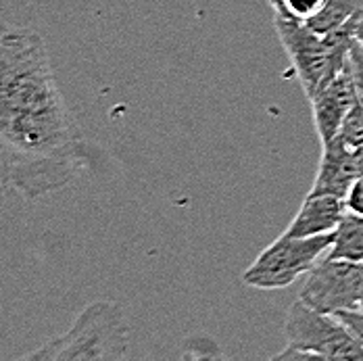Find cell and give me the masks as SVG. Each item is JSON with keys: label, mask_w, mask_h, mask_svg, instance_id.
I'll use <instances>...</instances> for the list:
<instances>
[{"label": "cell", "mask_w": 363, "mask_h": 361, "mask_svg": "<svg viewBox=\"0 0 363 361\" xmlns=\"http://www.w3.org/2000/svg\"><path fill=\"white\" fill-rule=\"evenodd\" d=\"M94 161L44 38L0 21V196L38 201L61 192Z\"/></svg>", "instance_id": "obj_1"}, {"label": "cell", "mask_w": 363, "mask_h": 361, "mask_svg": "<svg viewBox=\"0 0 363 361\" xmlns=\"http://www.w3.org/2000/svg\"><path fill=\"white\" fill-rule=\"evenodd\" d=\"M128 351V324L123 309L113 301L86 305L72 328L36 351L26 353L28 361H119Z\"/></svg>", "instance_id": "obj_2"}, {"label": "cell", "mask_w": 363, "mask_h": 361, "mask_svg": "<svg viewBox=\"0 0 363 361\" xmlns=\"http://www.w3.org/2000/svg\"><path fill=\"white\" fill-rule=\"evenodd\" d=\"M357 17L330 34H318L305 21L286 15H274L276 34L309 101L322 92L347 65L349 50L355 42Z\"/></svg>", "instance_id": "obj_3"}, {"label": "cell", "mask_w": 363, "mask_h": 361, "mask_svg": "<svg viewBox=\"0 0 363 361\" xmlns=\"http://www.w3.org/2000/svg\"><path fill=\"white\" fill-rule=\"evenodd\" d=\"M286 349L274 360L363 361V345L340 318L294 301L284 322Z\"/></svg>", "instance_id": "obj_4"}, {"label": "cell", "mask_w": 363, "mask_h": 361, "mask_svg": "<svg viewBox=\"0 0 363 361\" xmlns=\"http://www.w3.org/2000/svg\"><path fill=\"white\" fill-rule=\"evenodd\" d=\"M332 240L334 232L307 238L282 234L242 272V282L257 290L289 289L328 255Z\"/></svg>", "instance_id": "obj_5"}, {"label": "cell", "mask_w": 363, "mask_h": 361, "mask_svg": "<svg viewBox=\"0 0 363 361\" xmlns=\"http://www.w3.org/2000/svg\"><path fill=\"white\" fill-rule=\"evenodd\" d=\"M363 290V261L328 257L320 259L307 274L298 299L309 307L336 316L359 309Z\"/></svg>", "instance_id": "obj_6"}, {"label": "cell", "mask_w": 363, "mask_h": 361, "mask_svg": "<svg viewBox=\"0 0 363 361\" xmlns=\"http://www.w3.org/2000/svg\"><path fill=\"white\" fill-rule=\"evenodd\" d=\"M309 103H311V111H313L315 132H318L322 145L334 140L338 136L347 115L351 113V109L359 103L349 61L342 67V72L338 73L322 92H318Z\"/></svg>", "instance_id": "obj_7"}, {"label": "cell", "mask_w": 363, "mask_h": 361, "mask_svg": "<svg viewBox=\"0 0 363 361\" xmlns=\"http://www.w3.org/2000/svg\"><path fill=\"white\" fill-rule=\"evenodd\" d=\"M345 213H347L345 199H340L336 194L309 192L284 234L296 236V238L330 234L336 230L338 221L342 219Z\"/></svg>", "instance_id": "obj_8"}, {"label": "cell", "mask_w": 363, "mask_h": 361, "mask_svg": "<svg viewBox=\"0 0 363 361\" xmlns=\"http://www.w3.org/2000/svg\"><path fill=\"white\" fill-rule=\"evenodd\" d=\"M357 180V172L351 157V146L340 138H334L322 145V159L318 167V176L309 192L313 194H336L345 199L349 186Z\"/></svg>", "instance_id": "obj_9"}, {"label": "cell", "mask_w": 363, "mask_h": 361, "mask_svg": "<svg viewBox=\"0 0 363 361\" xmlns=\"http://www.w3.org/2000/svg\"><path fill=\"white\" fill-rule=\"evenodd\" d=\"M328 257L363 261V216L347 211L334 230V240Z\"/></svg>", "instance_id": "obj_10"}, {"label": "cell", "mask_w": 363, "mask_h": 361, "mask_svg": "<svg viewBox=\"0 0 363 361\" xmlns=\"http://www.w3.org/2000/svg\"><path fill=\"white\" fill-rule=\"evenodd\" d=\"M362 11L363 0H326L322 11L305 23L318 34H330L336 28L353 21Z\"/></svg>", "instance_id": "obj_11"}, {"label": "cell", "mask_w": 363, "mask_h": 361, "mask_svg": "<svg viewBox=\"0 0 363 361\" xmlns=\"http://www.w3.org/2000/svg\"><path fill=\"white\" fill-rule=\"evenodd\" d=\"M345 145L349 146H359L363 145V105L357 103L355 107L351 109V113L347 115L338 136Z\"/></svg>", "instance_id": "obj_12"}, {"label": "cell", "mask_w": 363, "mask_h": 361, "mask_svg": "<svg viewBox=\"0 0 363 361\" xmlns=\"http://www.w3.org/2000/svg\"><path fill=\"white\" fill-rule=\"evenodd\" d=\"M280 4H282L280 13L274 15H286L298 21H309L322 11L326 0H280Z\"/></svg>", "instance_id": "obj_13"}, {"label": "cell", "mask_w": 363, "mask_h": 361, "mask_svg": "<svg viewBox=\"0 0 363 361\" xmlns=\"http://www.w3.org/2000/svg\"><path fill=\"white\" fill-rule=\"evenodd\" d=\"M349 67H351V75H353V84H355V90H357V99L363 105V48L362 44L353 42L351 50H349Z\"/></svg>", "instance_id": "obj_14"}, {"label": "cell", "mask_w": 363, "mask_h": 361, "mask_svg": "<svg viewBox=\"0 0 363 361\" xmlns=\"http://www.w3.org/2000/svg\"><path fill=\"white\" fill-rule=\"evenodd\" d=\"M345 207L351 213L363 216V176L349 186V190L345 194Z\"/></svg>", "instance_id": "obj_15"}, {"label": "cell", "mask_w": 363, "mask_h": 361, "mask_svg": "<svg viewBox=\"0 0 363 361\" xmlns=\"http://www.w3.org/2000/svg\"><path fill=\"white\" fill-rule=\"evenodd\" d=\"M336 318H340L345 324L349 326V330L357 336V340L363 345V311L362 309L340 311V313H336Z\"/></svg>", "instance_id": "obj_16"}, {"label": "cell", "mask_w": 363, "mask_h": 361, "mask_svg": "<svg viewBox=\"0 0 363 361\" xmlns=\"http://www.w3.org/2000/svg\"><path fill=\"white\" fill-rule=\"evenodd\" d=\"M351 157H353V165H355L357 178H362L363 176V145L351 146Z\"/></svg>", "instance_id": "obj_17"}, {"label": "cell", "mask_w": 363, "mask_h": 361, "mask_svg": "<svg viewBox=\"0 0 363 361\" xmlns=\"http://www.w3.org/2000/svg\"><path fill=\"white\" fill-rule=\"evenodd\" d=\"M355 38H357V42L362 44V48H363V11L359 13L357 23H355Z\"/></svg>", "instance_id": "obj_18"}, {"label": "cell", "mask_w": 363, "mask_h": 361, "mask_svg": "<svg viewBox=\"0 0 363 361\" xmlns=\"http://www.w3.org/2000/svg\"><path fill=\"white\" fill-rule=\"evenodd\" d=\"M267 2H269V6H272V11H274V13H280V9H282L280 0H267Z\"/></svg>", "instance_id": "obj_19"}, {"label": "cell", "mask_w": 363, "mask_h": 361, "mask_svg": "<svg viewBox=\"0 0 363 361\" xmlns=\"http://www.w3.org/2000/svg\"><path fill=\"white\" fill-rule=\"evenodd\" d=\"M359 309L363 311V290H362V301H359Z\"/></svg>", "instance_id": "obj_20"}]
</instances>
